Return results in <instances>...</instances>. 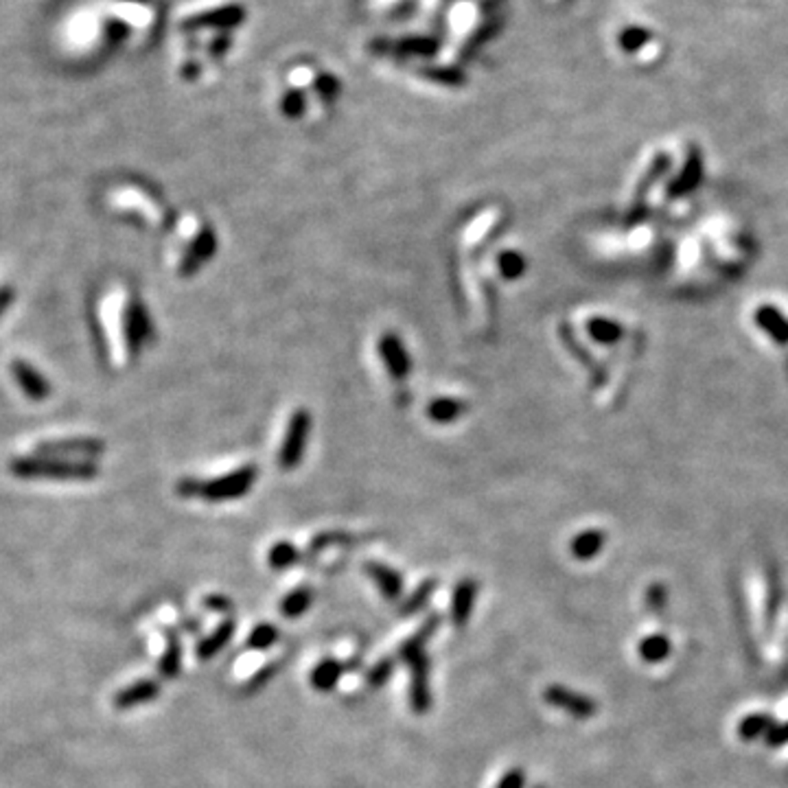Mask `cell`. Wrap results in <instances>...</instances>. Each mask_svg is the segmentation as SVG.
<instances>
[{"mask_svg": "<svg viewBox=\"0 0 788 788\" xmlns=\"http://www.w3.org/2000/svg\"><path fill=\"white\" fill-rule=\"evenodd\" d=\"M256 482V469L254 467H241L226 475L215 477V480L201 482V480H182L177 484V492L182 497H204L209 501H230L239 500V497L248 495V491L253 489Z\"/></svg>", "mask_w": 788, "mask_h": 788, "instance_id": "6da1fadb", "label": "cell"}, {"mask_svg": "<svg viewBox=\"0 0 788 788\" xmlns=\"http://www.w3.org/2000/svg\"><path fill=\"white\" fill-rule=\"evenodd\" d=\"M309 427H312V418H309V414L304 410H296L289 416L287 427L283 432V441H280L278 447V467H283L285 471L294 469L303 460Z\"/></svg>", "mask_w": 788, "mask_h": 788, "instance_id": "7a4b0ae2", "label": "cell"}, {"mask_svg": "<svg viewBox=\"0 0 788 788\" xmlns=\"http://www.w3.org/2000/svg\"><path fill=\"white\" fill-rule=\"evenodd\" d=\"M544 698L548 706L563 709L565 714L578 718V721H587V718L598 712V703L594 698L587 697V694L576 692V690L561 686V683H552V686L545 688Z\"/></svg>", "mask_w": 788, "mask_h": 788, "instance_id": "3957f363", "label": "cell"}, {"mask_svg": "<svg viewBox=\"0 0 788 788\" xmlns=\"http://www.w3.org/2000/svg\"><path fill=\"white\" fill-rule=\"evenodd\" d=\"M410 666V707L414 714H425L432 707L430 688V657L427 653L418 655L407 662Z\"/></svg>", "mask_w": 788, "mask_h": 788, "instance_id": "277c9868", "label": "cell"}, {"mask_svg": "<svg viewBox=\"0 0 788 788\" xmlns=\"http://www.w3.org/2000/svg\"><path fill=\"white\" fill-rule=\"evenodd\" d=\"M377 351L394 381H406L407 374H410V355L406 351V344L392 331H388L379 338Z\"/></svg>", "mask_w": 788, "mask_h": 788, "instance_id": "5b68a950", "label": "cell"}, {"mask_svg": "<svg viewBox=\"0 0 788 788\" xmlns=\"http://www.w3.org/2000/svg\"><path fill=\"white\" fill-rule=\"evenodd\" d=\"M18 475H47V477H92L95 469L90 465H64V462H38L20 460L13 465Z\"/></svg>", "mask_w": 788, "mask_h": 788, "instance_id": "8992f818", "label": "cell"}, {"mask_svg": "<svg viewBox=\"0 0 788 788\" xmlns=\"http://www.w3.org/2000/svg\"><path fill=\"white\" fill-rule=\"evenodd\" d=\"M477 589H480V585H477L475 578H462L453 589L451 620L456 627H467V622L471 620L477 600Z\"/></svg>", "mask_w": 788, "mask_h": 788, "instance_id": "52a82bcc", "label": "cell"}, {"mask_svg": "<svg viewBox=\"0 0 788 788\" xmlns=\"http://www.w3.org/2000/svg\"><path fill=\"white\" fill-rule=\"evenodd\" d=\"M366 574L371 576L373 583L377 585V589L381 591V595L386 600H398L403 595V576L397 570L388 568V565L377 563V561H368L364 565Z\"/></svg>", "mask_w": 788, "mask_h": 788, "instance_id": "ba28073f", "label": "cell"}, {"mask_svg": "<svg viewBox=\"0 0 788 788\" xmlns=\"http://www.w3.org/2000/svg\"><path fill=\"white\" fill-rule=\"evenodd\" d=\"M158 694H160V683L154 681V679H142V681L132 683V686L123 688L121 692H116L115 707L132 709L136 706H145V703L154 701Z\"/></svg>", "mask_w": 788, "mask_h": 788, "instance_id": "9c48e42d", "label": "cell"}, {"mask_svg": "<svg viewBox=\"0 0 788 788\" xmlns=\"http://www.w3.org/2000/svg\"><path fill=\"white\" fill-rule=\"evenodd\" d=\"M441 622H442L441 615H438V613L430 615V618H427L425 622H423V627L418 629L416 633L412 635V638H407L406 642L401 644V648H398V659L407 664V662H410V659L418 657V655L425 653L427 642H430L432 635L436 633L438 627H441Z\"/></svg>", "mask_w": 788, "mask_h": 788, "instance_id": "30bf717a", "label": "cell"}, {"mask_svg": "<svg viewBox=\"0 0 788 788\" xmlns=\"http://www.w3.org/2000/svg\"><path fill=\"white\" fill-rule=\"evenodd\" d=\"M347 668L348 666H344L342 662H338V659L333 657L322 659V662L312 670V674H309L312 688L318 690V692H333V690L338 688L342 674L347 672Z\"/></svg>", "mask_w": 788, "mask_h": 788, "instance_id": "8fae6325", "label": "cell"}, {"mask_svg": "<svg viewBox=\"0 0 788 788\" xmlns=\"http://www.w3.org/2000/svg\"><path fill=\"white\" fill-rule=\"evenodd\" d=\"M213 253H215V235L213 230L204 228L195 236L193 244L189 245V253L182 256V274L195 272L197 265H200L204 259H209Z\"/></svg>", "mask_w": 788, "mask_h": 788, "instance_id": "7c38bea8", "label": "cell"}, {"mask_svg": "<svg viewBox=\"0 0 788 788\" xmlns=\"http://www.w3.org/2000/svg\"><path fill=\"white\" fill-rule=\"evenodd\" d=\"M233 635H235V620H226V622H221L219 627H217V630H213L209 638H204L200 644H197V659H201V662L213 659L217 653H221V650L228 647Z\"/></svg>", "mask_w": 788, "mask_h": 788, "instance_id": "4fadbf2b", "label": "cell"}, {"mask_svg": "<svg viewBox=\"0 0 788 788\" xmlns=\"http://www.w3.org/2000/svg\"><path fill=\"white\" fill-rule=\"evenodd\" d=\"M604 544H607V536H604L603 530H585L571 539L570 552L574 559L589 561L603 552Z\"/></svg>", "mask_w": 788, "mask_h": 788, "instance_id": "5bb4252c", "label": "cell"}, {"mask_svg": "<svg viewBox=\"0 0 788 788\" xmlns=\"http://www.w3.org/2000/svg\"><path fill=\"white\" fill-rule=\"evenodd\" d=\"M182 666V644L180 638L171 629H167V650L158 662V672L162 679H176Z\"/></svg>", "mask_w": 788, "mask_h": 788, "instance_id": "9a60e30c", "label": "cell"}, {"mask_svg": "<svg viewBox=\"0 0 788 788\" xmlns=\"http://www.w3.org/2000/svg\"><path fill=\"white\" fill-rule=\"evenodd\" d=\"M777 723H775V718L771 716V714H765V712L749 714V716L742 718L741 725H738V733H741L742 741L751 742V741H758V738H767L768 733H771V729Z\"/></svg>", "mask_w": 788, "mask_h": 788, "instance_id": "2e32d148", "label": "cell"}, {"mask_svg": "<svg viewBox=\"0 0 788 788\" xmlns=\"http://www.w3.org/2000/svg\"><path fill=\"white\" fill-rule=\"evenodd\" d=\"M312 603H313V591L312 589H309V587H296V589L289 591V594L285 595L283 600H280L278 609H280V613L285 615V618L296 620V618H300V615H303V613H307V609L312 607Z\"/></svg>", "mask_w": 788, "mask_h": 788, "instance_id": "e0dca14e", "label": "cell"}, {"mask_svg": "<svg viewBox=\"0 0 788 788\" xmlns=\"http://www.w3.org/2000/svg\"><path fill=\"white\" fill-rule=\"evenodd\" d=\"M436 587H438V583L433 578L423 580V583L412 591V595H407V598L403 600L401 607H398V613L406 615V618L421 613V611L425 609L427 604H430V600H432V595H433V591H436Z\"/></svg>", "mask_w": 788, "mask_h": 788, "instance_id": "ac0fdd59", "label": "cell"}, {"mask_svg": "<svg viewBox=\"0 0 788 788\" xmlns=\"http://www.w3.org/2000/svg\"><path fill=\"white\" fill-rule=\"evenodd\" d=\"M13 374H16L18 383L22 386V390L33 398H42L48 394V383L39 377V373L33 371L31 366H27L24 362H13Z\"/></svg>", "mask_w": 788, "mask_h": 788, "instance_id": "d6986e66", "label": "cell"}, {"mask_svg": "<svg viewBox=\"0 0 788 788\" xmlns=\"http://www.w3.org/2000/svg\"><path fill=\"white\" fill-rule=\"evenodd\" d=\"M638 653L647 664L664 662V659L670 655V639L662 633L648 635V638H644L642 642H639Z\"/></svg>", "mask_w": 788, "mask_h": 788, "instance_id": "ffe728a7", "label": "cell"}, {"mask_svg": "<svg viewBox=\"0 0 788 788\" xmlns=\"http://www.w3.org/2000/svg\"><path fill=\"white\" fill-rule=\"evenodd\" d=\"M465 410L467 406L465 401H460V398H433L430 407H427V416H430L433 423H451L456 421Z\"/></svg>", "mask_w": 788, "mask_h": 788, "instance_id": "44dd1931", "label": "cell"}, {"mask_svg": "<svg viewBox=\"0 0 788 788\" xmlns=\"http://www.w3.org/2000/svg\"><path fill=\"white\" fill-rule=\"evenodd\" d=\"M298 559H300V552L292 544V541H276V544L268 552L270 568L276 570V571L289 570L292 565L298 563Z\"/></svg>", "mask_w": 788, "mask_h": 788, "instance_id": "7402d4cb", "label": "cell"}, {"mask_svg": "<svg viewBox=\"0 0 788 788\" xmlns=\"http://www.w3.org/2000/svg\"><path fill=\"white\" fill-rule=\"evenodd\" d=\"M497 270H500V274L504 276V278H509V280L519 278V276L524 274V270H526L524 256H521L519 253H515V250H506V253H501L500 256H497Z\"/></svg>", "mask_w": 788, "mask_h": 788, "instance_id": "603a6c76", "label": "cell"}, {"mask_svg": "<svg viewBox=\"0 0 788 788\" xmlns=\"http://www.w3.org/2000/svg\"><path fill=\"white\" fill-rule=\"evenodd\" d=\"M276 642H278V629H276L274 624L265 622V624H259V627L253 629V633H250V638H248V648L268 650V648H272Z\"/></svg>", "mask_w": 788, "mask_h": 788, "instance_id": "cb8c5ba5", "label": "cell"}, {"mask_svg": "<svg viewBox=\"0 0 788 788\" xmlns=\"http://www.w3.org/2000/svg\"><path fill=\"white\" fill-rule=\"evenodd\" d=\"M394 666H397V659H392V657L381 659V662L374 664V666L366 672V683H368V688H371V690H379V688L386 686L388 679H390L392 674H394Z\"/></svg>", "mask_w": 788, "mask_h": 788, "instance_id": "d4e9b609", "label": "cell"}, {"mask_svg": "<svg viewBox=\"0 0 788 788\" xmlns=\"http://www.w3.org/2000/svg\"><path fill=\"white\" fill-rule=\"evenodd\" d=\"M416 3H421V0H366L371 12L383 13V16H394V13L401 12V9L403 12H407V9L414 7Z\"/></svg>", "mask_w": 788, "mask_h": 788, "instance_id": "484cf974", "label": "cell"}, {"mask_svg": "<svg viewBox=\"0 0 788 788\" xmlns=\"http://www.w3.org/2000/svg\"><path fill=\"white\" fill-rule=\"evenodd\" d=\"M650 38V33L647 29H639V27H629L620 33V44H622L624 51H638L642 44H647Z\"/></svg>", "mask_w": 788, "mask_h": 788, "instance_id": "4316f807", "label": "cell"}, {"mask_svg": "<svg viewBox=\"0 0 788 788\" xmlns=\"http://www.w3.org/2000/svg\"><path fill=\"white\" fill-rule=\"evenodd\" d=\"M666 603H668L666 587L659 583L650 585V587L647 589V607L650 611H655V613H662V611L666 609Z\"/></svg>", "mask_w": 788, "mask_h": 788, "instance_id": "83f0119b", "label": "cell"}, {"mask_svg": "<svg viewBox=\"0 0 788 788\" xmlns=\"http://www.w3.org/2000/svg\"><path fill=\"white\" fill-rule=\"evenodd\" d=\"M276 670H278V668H276V664H268V666H263V668H261V670H259V672H256V674H254V677H253V679H250V681H248V683H245L244 692H245V694H254V692H259V690H261V688H263V686H265V683H268V681H270V679H272V677H274V674H276Z\"/></svg>", "mask_w": 788, "mask_h": 788, "instance_id": "f1b7e54d", "label": "cell"}, {"mask_svg": "<svg viewBox=\"0 0 788 788\" xmlns=\"http://www.w3.org/2000/svg\"><path fill=\"white\" fill-rule=\"evenodd\" d=\"M526 780H528V777H526L524 768L512 767L504 773V775L500 777V782H497L495 788H526Z\"/></svg>", "mask_w": 788, "mask_h": 788, "instance_id": "f546056e", "label": "cell"}, {"mask_svg": "<svg viewBox=\"0 0 788 788\" xmlns=\"http://www.w3.org/2000/svg\"><path fill=\"white\" fill-rule=\"evenodd\" d=\"M768 747H782L788 745V723H782V725H775L771 729V733L765 738Z\"/></svg>", "mask_w": 788, "mask_h": 788, "instance_id": "4dcf8cb0", "label": "cell"}, {"mask_svg": "<svg viewBox=\"0 0 788 788\" xmlns=\"http://www.w3.org/2000/svg\"><path fill=\"white\" fill-rule=\"evenodd\" d=\"M204 604H206V607L217 609V611L233 609V603H230V600H228V595H219V594H215V595H210V598H206Z\"/></svg>", "mask_w": 788, "mask_h": 788, "instance_id": "1f68e13d", "label": "cell"}, {"mask_svg": "<svg viewBox=\"0 0 788 788\" xmlns=\"http://www.w3.org/2000/svg\"><path fill=\"white\" fill-rule=\"evenodd\" d=\"M9 298H12V294H9L7 289H3V292H0V313H3V309L7 307Z\"/></svg>", "mask_w": 788, "mask_h": 788, "instance_id": "d6a6232c", "label": "cell"}, {"mask_svg": "<svg viewBox=\"0 0 788 788\" xmlns=\"http://www.w3.org/2000/svg\"><path fill=\"white\" fill-rule=\"evenodd\" d=\"M539 788H541V786H539Z\"/></svg>", "mask_w": 788, "mask_h": 788, "instance_id": "836d02e7", "label": "cell"}]
</instances>
